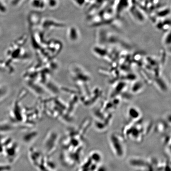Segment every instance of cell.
<instances>
[{
    "instance_id": "cell-3",
    "label": "cell",
    "mask_w": 171,
    "mask_h": 171,
    "mask_svg": "<svg viewBox=\"0 0 171 171\" xmlns=\"http://www.w3.org/2000/svg\"><path fill=\"white\" fill-rule=\"evenodd\" d=\"M128 118L131 122L138 121L141 118V113L140 111L136 107H130L128 109Z\"/></svg>"
},
{
    "instance_id": "cell-1",
    "label": "cell",
    "mask_w": 171,
    "mask_h": 171,
    "mask_svg": "<svg viewBox=\"0 0 171 171\" xmlns=\"http://www.w3.org/2000/svg\"><path fill=\"white\" fill-rule=\"evenodd\" d=\"M108 143L111 149L117 158H123L127 152L126 140L118 133L113 132L108 136Z\"/></svg>"
},
{
    "instance_id": "cell-2",
    "label": "cell",
    "mask_w": 171,
    "mask_h": 171,
    "mask_svg": "<svg viewBox=\"0 0 171 171\" xmlns=\"http://www.w3.org/2000/svg\"><path fill=\"white\" fill-rule=\"evenodd\" d=\"M140 121V120H139ZM131 122L128 125L126 126L124 130L123 136L125 139H130L131 141H139L143 138L144 130L141 124L139 122Z\"/></svg>"
}]
</instances>
